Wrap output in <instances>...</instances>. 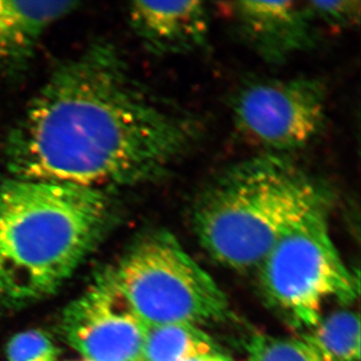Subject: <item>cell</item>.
Here are the masks:
<instances>
[{
  "instance_id": "cell-1",
  "label": "cell",
  "mask_w": 361,
  "mask_h": 361,
  "mask_svg": "<svg viewBox=\"0 0 361 361\" xmlns=\"http://www.w3.org/2000/svg\"><path fill=\"white\" fill-rule=\"evenodd\" d=\"M196 128L157 104L115 47L96 42L56 66L4 142L9 175L80 186H135L167 174Z\"/></svg>"
},
{
  "instance_id": "cell-2",
  "label": "cell",
  "mask_w": 361,
  "mask_h": 361,
  "mask_svg": "<svg viewBox=\"0 0 361 361\" xmlns=\"http://www.w3.org/2000/svg\"><path fill=\"white\" fill-rule=\"evenodd\" d=\"M113 215L106 190L0 178V300L54 293L103 236Z\"/></svg>"
},
{
  "instance_id": "cell-3",
  "label": "cell",
  "mask_w": 361,
  "mask_h": 361,
  "mask_svg": "<svg viewBox=\"0 0 361 361\" xmlns=\"http://www.w3.org/2000/svg\"><path fill=\"white\" fill-rule=\"evenodd\" d=\"M330 198L327 188L286 157L267 154L209 180L195 200L192 221L214 260L247 271L260 267L285 233Z\"/></svg>"
},
{
  "instance_id": "cell-4",
  "label": "cell",
  "mask_w": 361,
  "mask_h": 361,
  "mask_svg": "<svg viewBox=\"0 0 361 361\" xmlns=\"http://www.w3.org/2000/svg\"><path fill=\"white\" fill-rule=\"evenodd\" d=\"M111 278L146 325L199 326L224 322L230 313L222 289L169 232L139 242Z\"/></svg>"
},
{
  "instance_id": "cell-5",
  "label": "cell",
  "mask_w": 361,
  "mask_h": 361,
  "mask_svg": "<svg viewBox=\"0 0 361 361\" xmlns=\"http://www.w3.org/2000/svg\"><path fill=\"white\" fill-rule=\"evenodd\" d=\"M331 198L318 204L275 244L260 265L271 303L299 326L313 329L326 301H355V277L339 255L329 227Z\"/></svg>"
},
{
  "instance_id": "cell-6",
  "label": "cell",
  "mask_w": 361,
  "mask_h": 361,
  "mask_svg": "<svg viewBox=\"0 0 361 361\" xmlns=\"http://www.w3.org/2000/svg\"><path fill=\"white\" fill-rule=\"evenodd\" d=\"M233 121L271 155L303 149L326 125L327 90L313 77L262 78L237 90L232 101Z\"/></svg>"
},
{
  "instance_id": "cell-7",
  "label": "cell",
  "mask_w": 361,
  "mask_h": 361,
  "mask_svg": "<svg viewBox=\"0 0 361 361\" xmlns=\"http://www.w3.org/2000/svg\"><path fill=\"white\" fill-rule=\"evenodd\" d=\"M63 329L68 343L87 361H142L147 325L111 277L68 306Z\"/></svg>"
},
{
  "instance_id": "cell-8",
  "label": "cell",
  "mask_w": 361,
  "mask_h": 361,
  "mask_svg": "<svg viewBox=\"0 0 361 361\" xmlns=\"http://www.w3.org/2000/svg\"><path fill=\"white\" fill-rule=\"evenodd\" d=\"M231 11L240 35L266 63H284L317 42L305 2L236 1Z\"/></svg>"
},
{
  "instance_id": "cell-9",
  "label": "cell",
  "mask_w": 361,
  "mask_h": 361,
  "mask_svg": "<svg viewBox=\"0 0 361 361\" xmlns=\"http://www.w3.org/2000/svg\"><path fill=\"white\" fill-rule=\"evenodd\" d=\"M128 16L135 35L155 54H190L208 40L210 18L202 1H135Z\"/></svg>"
},
{
  "instance_id": "cell-10",
  "label": "cell",
  "mask_w": 361,
  "mask_h": 361,
  "mask_svg": "<svg viewBox=\"0 0 361 361\" xmlns=\"http://www.w3.org/2000/svg\"><path fill=\"white\" fill-rule=\"evenodd\" d=\"M78 6L75 1H0V73L25 68L45 32Z\"/></svg>"
},
{
  "instance_id": "cell-11",
  "label": "cell",
  "mask_w": 361,
  "mask_h": 361,
  "mask_svg": "<svg viewBox=\"0 0 361 361\" xmlns=\"http://www.w3.org/2000/svg\"><path fill=\"white\" fill-rule=\"evenodd\" d=\"M217 353L215 342L199 326L186 323L147 325L142 361H185Z\"/></svg>"
},
{
  "instance_id": "cell-12",
  "label": "cell",
  "mask_w": 361,
  "mask_h": 361,
  "mask_svg": "<svg viewBox=\"0 0 361 361\" xmlns=\"http://www.w3.org/2000/svg\"><path fill=\"white\" fill-rule=\"evenodd\" d=\"M334 361H360V316L342 310L320 319L310 336L305 337Z\"/></svg>"
},
{
  "instance_id": "cell-13",
  "label": "cell",
  "mask_w": 361,
  "mask_h": 361,
  "mask_svg": "<svg viewBox=\"0 0 361 361\" xmlns=\"http://www.w3.org/2000/svg\"><path fill=\"white\" fill-rule=\"evenodd\" d=\"M250 361H334L314 344L303 339L254 336L248 345Z\"/></svg>"
},
{
  "instance_id": "cell-14",
  "label": "cell",
  "mask_w": 361,
  "mask_h": 361,
  "mask_svg": "<svg viewBox=\"0 0 361 361\" xmlns=\"http://www.w3.org/2000/svg\"><path fill=\"white\" fill-rule=\"evenodd\" d=\"M6 353L11 361H56L59 350L44 332L28 330L11 338Z\"/></svg>"
},
{
  "instance_id": "cell-15",
  "label": "cell",
  "mask_w": 361,
  "mask_h": 361,
  "mask_svg": "<svg viewBox=\"0 0 361 361\" xmlns=\"http://www.w3.org/2000/svg\"><path fill=\"white\" fill-rule=\"evenodd\" d=\"M308 11L316 25H325L331 28H348L358 25L360 20V1H307Z\"/></svg>"
},
{
  "instance_id": "cell-16",
  "label": "cell",
  "mask_w": 361,
  "mask_h": 361,
  "mask_svg": "<svg viewBox=\"0 0 361 361\" xmlns=\"http://www.w3.org/2000/svg\"><path fill=\"white\" fill-rule=\"evenodd\" d=\"M185 361H232V360H228L227 357H225L224 355H220V353H217V355L198 356V357L190 358V360H185Z\"/></svg>"
}]
</instances>
